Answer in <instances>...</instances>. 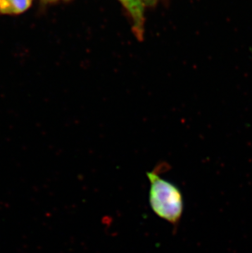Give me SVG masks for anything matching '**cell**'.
I'll use <instances>...</instances> for the list:
<instances>
[{"label": "cell", "instance_id": "obj_4", "mask_svg": "<svg viewBox=\"0 0 252 253\" xmlns=\"http://www.w3.org/2000/svg\"><path fill=\"white\" fill-rule=\"evenodd\" d=\"M59 1H62V0H41V2L43 5H46L52 4V3H55V2H59ZM63 1H68V0H63Z\"/></svg>", "mask_w": 252, "mask_h": 253}, {"label": "cell", "instance_id": "obj_1", "mask_svg": "<svg viewBox=\"0 0 252 253\" xmlns=\"http://www.w3.org/2000/svg\"><path fill=\"white\" fill-rule=\"evenodd\" d=\"M150 182L149 203L156 215L177 225L183 211V195L175 184L160 175L159 169L147 173Z\"/></svg>", "mask_w": 252, "mask_h": 253}, {"label": "cell", "instance_id": "obj_2", "mask_svg": "<svg viewBox=\"0 0 252 253\" xmlns=\"http://www.w3.org/2000/svg\"><path fill=\"white\" fill-rule=\"evenodd\" d=\"M125 9L128 12L133 25V33L138 40L143 38L144 34V7L143 0H119Z\"/></svg>", "mask_w": 252, "mask_h": 253}, {"label": "cell", "instance_id": "obj_3", "mask_svg": "<svg viewBox=\"0 0 252 253\" xmlns=\"http://www.w3.org/2000/svg\"><path fill=\"white\" fill-rule=\"evenodd\" d=\"M33 0H0V15L17 16L26 12Z\"/></svg>", "mask_w": 252, "mask_h": 253}, {"label": "cell", "instance_id": "obj_5", "mask_svg": "<svg viewBox=\"0 0 252 253\" xmlns=\"http://www.w3.org/2000/svg\"><path fill=\"white\" fill-rule=\"evenodd\" d=\"M143 1L145 6H154L158 2V0H143Z\"/></svg>", "mask_w": 252, "mask_h": 253}]
</instances>
